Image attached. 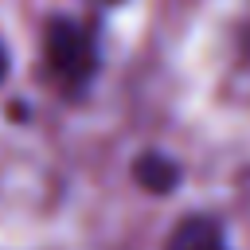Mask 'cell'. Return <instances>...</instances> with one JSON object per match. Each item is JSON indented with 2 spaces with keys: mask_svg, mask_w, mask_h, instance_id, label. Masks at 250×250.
<instances>
[{
  "mask_svg": "<svg viewBox=\"0 0 250 250\" xmlns=\"http://www.w3.org/2000/svg\"><path fill=\"white\" fill-rule=\"evenodd\" d=\"M47 59H51V70L62 78V82H82L94 66V51H90V39L82 27L74 23H51L47 31Z\"/></svg>",
  "mask_w": 250,
  "mask_h": 250,
  "instance_id": "obj_1",
  "label": "cell"
},
{
  "mask_svg": "<svg viewBox=\"0 0 250 250\" xmlns=\"http://www.w3.org/2000/svg\"><path fill=\"white\" fill-rule=\"evenodd\" d=\"M164 250H227V242H223V230H219L215 219L195 215V219H184L172 230V238H168Z\"/></svg>",
  "mask_w": 250,
  "mask_h": 250,
  "instance_id": "obj_2",
  "label": "cell"
},
{
  "mask_svg": "<svg viewBox=\"0 0 250 250\" xmlns=\"http://www.w3.org/2000/svg\"><path fill=\"white\" fill-rule=\"evenodd\" d=\"M4 70H8V55H4V43H0V78H4Z\"/></svg>",
  "mask_w": 250,
  "mask_h": 250,
  "instance_id": "obj_3",
  "label": "cell"
}]
</instances>
